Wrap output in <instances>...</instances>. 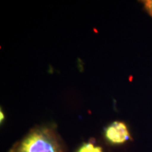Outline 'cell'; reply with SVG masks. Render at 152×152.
Returning <instances> with one entry per match:
<instances>
[{
  "label": "cell",
  "mask_w": 152,
  "mask_h": 152,
  "mask_svg": "<svg viewBox=\"0 0 152 152\" xmlns=\"http://www.w3.org/2000/svg\"><path fill=\"white\" fill-rule=\"evenodd\" d=\"M11 152H63V146L54 129L40 127L30 131Z\"/></svg>",
  "instance_id": "obj_1"
},
{
  "label": "cell",
  "mask_w": 152,
  "mask_h": 152,
  "mask_svg": "<svg viewBox=\"0 0 152 152\" xmlns=\"http://www.w3.org/2000/svg\"><path fill=\"white\" fill-rule=\"evenodd\" d=\"M105 137L112 144H121L132 140L128 126L121 121H115L105 129Z\"/></svg>",
  "instance_id": "obj_2"
},
{
  "label": "cell",
  "mask_w": 152,
  "mask_h": 152,
  "mask_svg": "<svg viewBox=\"0 0 152 152\" xmlns=\"http://www.w3.org/2000/svg\"><path fill=\"white\" fill-rule=\"evenodd\" d=\"M77 152H103L100 147H96L93 143H85L79 148Z\"/></svg>",
  "instance_id": "obj_3"
},
{
  "label": "cell",
  "mask_w": 152,
  "mask_h": 152,
  "mask_svg": "<svg viewBox=\"0 0 152 152\" xmlns=\"http://www.w3.org/2000/svg\"><path fill=\"white\" fill-rule=\"evenodd\" d=\"M144 8L148 11V13L152 16V0H147L144 1Z\"/></svg>",
  "instance_id": "obj_4"
},
{
  "label": "cell",
  "mask_w": 152,
  "mask_h": 152,
  "mask_svg": "<svg viewBox=\"0 0 152 152\" xmlns=\"http://www.w3.org/2000/svg\"><path fill=\"white\" fill-rule=\"evenodd\" d=\"M4 113H2V111H1V121H2V119L4 120Z\"/></svg>",
  "instance_id": "obj_5"
}]
</instances>
